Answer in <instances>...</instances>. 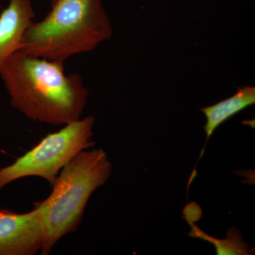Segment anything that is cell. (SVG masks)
<instances>
[{"label":"cell","instance_id":"6da1fadb","mask_svg":"<svg viewBox=\"0 0 255 255\" xmlns=\"http://www.w3.org/2000/svg\"><path fill=\"white\" fill-rule=\"evenodd\" d=\"M11 105L34 122L65 126L81 119L88 90L81 75L66 74L64 62L18 50L0 65Z\"/></svg>","mask_w":255,"mask_h":255},{"label":"cell","instance_id":"7a4b0ae2","mask_svg":"<svg viewBox=\"0 0 255 255\" xmlns=\"http://www.w3.org/2000/svg\"><path fill=\"white\" fill-rule=\"evenodd\" d=\"M50 7L46 17L27 28L20 51L65 62L92 51L112 36L102 0H51Z\"/></svg>","mask_w":255,"mask_h":255},{"label":"cell","instance_id":"3957f363","mask_svg":"<svg viewBox=\"0 0 255 255\" xmlns=\"http://www.w3.org/2000/svg\"><path fill=\"white\" fill-rule=\"evenodd\" d=\"M112 170L101 148L82 150L62 169L48 197L35 204L44 228L42 255L49 254L62 238L76 231L90 196L107 182Z\"/></svg>","mask_w":255,"mask_h":255},{"label":"cell","instance_id":"277c9868","mask_svg":"<svg viewBox=\"0 0 255 255\" xmlns=\"http://www.w3.org/2000/svg\"><path fill=\"white\" fill-rule=\"evenodd\" d=\"M95 123V118L88 116L47 135L12 164L0 168V190L27 177L43 178L52 187L62 169L77 154L95 145L92 140Z\"/></svg>","mask_w":255,"mask_h":255},{"label":"cell","instance_id":"5b68a950","mask_svg":"<svg viewBox=\"0 0 255 255\" xmlns=\"http://www.w3.org/2000/svg\"><path fill=\"white\" fill-rule=\"evenodd\" d=\"M44 228L36 206L25 214L0 209V255H34L41 251Z\"/></svg>","mask_w":255,"mask_h":255},{"label":"cell","instance_id":"8992f818","mask_svg":"<svg viewBox=\"0 0 255 255\" xmlns=\"http://www.w3.org/2000/svg\"><path fill=\"white\" fill-rule=\"evenodd\" d=\"M34 17L31 0H9L0 14V65L19 50Z\"/></svg>","mask_w":255,"mask_h":255},{"label":"cell","instance_id":"52a82bcc","mask_svg":"<svg viewBox=\"0 0 255 255\" xmlns=\"http://www.w3.org/2000/svg\"><path fill=\"white\" fill-rule=\"evenodd\" d=\"M255 87H238V92L232 97L218 102L214 105L201 109L206 119L204 130L206 142L209 140L217 128L245 109L255 105Z\"/></svg>","mask_w":255,"mask_h":255}]
</instances>
